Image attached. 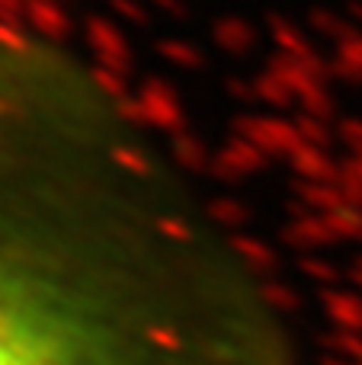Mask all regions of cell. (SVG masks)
<instances>
[{
    "label": "cell",
    "instance_id": "1",
    "mask_svg": "<svg viewBox=\"0 0 362 365\" xmlns=\"http://www.w3.org/2000/svg\"><path fill=\"white\" fill-rule=\"evenodd\" d=\"M0 365H295L257 259L138 103L4 16Z\"/></svg>",
    "mask_w": 362,
    "mask_h": 365
}]
</instances>
